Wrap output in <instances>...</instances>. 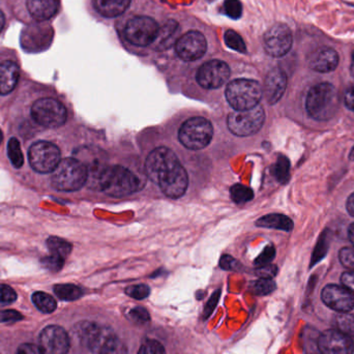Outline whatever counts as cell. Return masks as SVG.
I'll return each mask as SVG.
<instances>
[{
	"instance_id": "cell-18",
	"label": "cell",
	"mask_w": 354,
	"mask_h": 354,
	"mask_svg": "<svg viewBox=\"0 0 354 354\" xmlns=\"http://www.w3.org/2000/svg\"><path fill=\"white\" fill-rule=\"evenodd\" d=\"M287 86V76L281 68H274L268 73L264 82L263 93L266 101L274 105L280 101Z\"/></svg>"
},
{
	"instance_id": "cell-29",
	"label": "cell",
	"mask_w": 354,
	"mask_h": 354,
	"mask_svg": "<svg viewBox=\"0 0 354 354\" xmlns=\"http://www.w3.org/2000/svg\"><path fill=\"white\" fill-rule=\"evenodd\" d=\"M231 198L235 203H245L253 199L254 194L252 189L247 185H234L230 189Z\"/></svg>"
},
{
	"instance_id": "cell-22",
	"label": "cell",
	"mask_w": 354,
	"mask_h": 354,
	"mask_svg": "<svg viewBox=\"0 0 354 354\" xmlns=\"http://www.w3.org/2000/svg\"><path fill=\"white\" fill-rule=\"evenodd\" d=\"M130 3L131 0H95V8L102 16L114 18L124 14Z\"/></svg>"
},
{
	"instance_id": "cell-40",
	"label": "cell",
	"mask_w": 354,
	"mask_h": 354,
	"mask_svg": "<svg viewBox=\"0 0 354 354\" xmlns=\"http://www.w3.org/2000/svg\"><path fill=\"white\" fill-rule=\"evenodd\" d=\"M17 299V293L12 287L0 284V303L12 304Z\"/></svg>"
},
{
	"instance_id": "cell-24",
	"label": "cell",
	"mask_w": 354,
	"mask_h": 354,
	"mask_svg": "<svg viewBox=\"0 0 354 354\" xmlns=\"http://www.w3.org/2000/svg\"><path fill=\"white\" fill-rule=\"evenodd\" d=\"M54 292L62 301H73L80 299L83 290L80 287L73 284H59L54 286Z\"/></svg>"
},
{
	"instance_id": "cell-1",
	"label": "cell",
	"mask_w": 354,
	"mask_h": 354,
	"mask_svg": "<svg viewBox=\"0 0 354 354\" xmlns=\"http://www.w3.org/2000/svg\"><path fill=\"white\" fill-rule=\"evenodd\" d=\"M145 171L167 197L176 199L187 191V171L179 163L176 153L167 147H158L149 153L145 162Z\"/></svg>"
},
{
	"instance_id": "cell-36",
	"label": "cell",
	"mask_w": 354,
	"mask_h": 354,
	"mask_svg": "<svg viewBox=\"0 0 354 354\" xmlns=\"http://www.w3.org/2000/svg\"><path fill=\"white\" fill-rule=\"evenodd\" d=\"M339 259L344 268L354 272V245L353 247L343 248L339 252Z\"/></svg>"
},
{
	"instance_id": "cell-38",
	"label": "cell",
	"mask_w": 354,
	"mask_h": 354,
	"mask_svg": "<svg viewBox=\"0 0 354 354\" xmlns=\"http://www.w3.org/2000/svg\"><path fill=\"white\" fill-rule=\"evenodd\" d=\"M274 256H276V250H274V248L272 247V245L266 247L264 251L258 256L257 259L255 260V266L259 268V266L270 264V261L274 259Z\"/></svg>"
},
{
	"instance_id": "cell-5",
	"label": "cell",
	"mask_w": 354,
	"mask_h": 354,
	"mask_svg": "<svg viewBox=\"0 0 354 354\" xmlns=\"http://www.w3.org/2000/svg\"><path fill=\"white\" fill-rule=\"evenodd\" d=\"M263 91L257 81L236 79L227 85L226 99L236 111L252 109L258 106Z\"/></svg>"
},
{
	"instance_id": "cell-46",
	"label": "cell",
	"mask_w": 354,
	"mask_h": 354,
	"mask_svg": "<svg viewBox=\"0 0 354 354\" xmlns=\"http://www.w3.org/2000/svg\"><path fill=\"white\" fill-rule=\"evenodd\" d=\"M220 266L223 270H236L237 262L236 260L233 259L230 256H223L220 261Z\"/></svg>"
},
{
	"instance_id": "cell-15",
	"label": "cell",
	"mask_w": 354,
	"mask_h": 354,
	"mask_svg": "<svg viewBox=\"0 0 354 354\" xmlns=\"http://www.w3.org/2000/svg\"><path fill=\"white\" fill-rule=\"evenodd\" d=\"M318 348L322 354H353L354 342L341 330H328L318 339Z\"/></svg>"
},
{
	"instance_id": "cell-13",
	"label": "cell",
	"mask_w": 354,
	"mask_h": 354,
	"mask_svg": "<svg viewBox=\"0 0 354 354\" xmlns=\"http://www.w3.org/2000/svg\"><path fill=\"white\" fill-rule=\"evenodd\" d=\"M230 77V68L222 60H210L198 70L197 82L206 89L218 88L224 85Z\"/></svg>"
},
{
	"instance_id": "cell-16",
	"label": "cell",
	"mask_w": 354,
	"mask_h": 354,
	"mask_svg": "<svg viewBox=\"0 0 354 354\" xmlns=\"http://www.w3.org/2000/svg\"><path fill=\"white\" fill-rule=\"evenodd\" d=\"M176 53L185 62H194L201 58L207 49L205 37L199 31H189L176 43Z\"/></svg>"
},
{
	"instance_id": "cell-23",
	"label": "cell",
	"mask_w": 354,
	"mask_h": 354,
	"mask_svg": "<svg viewBox=\"0 0 354 354\" xmlns=\"http://www.w3.org/2000/svg\"><path fill=\"white\" fill-rule=\"evenodd\" d=\"M258 227L262 228L278 229V230L291 231L293 228V222L290 218L284 214H272L262 216L256 222Z\"/></svg>"
},
{
	"instance_id": "cell-27",
	"label": "cell",
	"mask_w": 354,
	"mask_h": 354,
	"mask_svg": "<svg viewBox=\"0 0 354 354\" xmlns=\"http://www.w3.org/2000/svg\"><path fill=\"white\" fill-rule=\"evenodd\" d=\"M8 156L10 163L17 169H20L24 164V156L21 149L20 142L17 138H10L8 143Z\"/></svg>"
},
{
	"instance_id": "cell-32",
	"label": "cell",
	"mask_w": 354,
	"mask_h": 354,
	"mask_svg": "<svg viewBox=\"0 0 354 354\" xmlns=\"http://www.w3.org/2000/svg\"><path fill=\"white\" fill-rule=\"evenodd\" d=\"M97 354H128V348L118 337H115Z\"/></svg>"
},
{
	"instance_id": "cell-34",
	"label": "cell",
	"mask_w": 354,
	"mask_h": 354,
	"mask_svg": "<svg viewBox=\"0 0 354 354\" xmlns=\"http://www.w3.org/2000/svg\"><path fill=\"white\" fill-rule=\"evenodd\" d=\"M126 293L132 299L141 301V299H145L147 297H149L151 289H149L147 285L145 284L133 285V286L128 287L126 289Z\"/></svg>"
},
{
	"instance_id": "cell-47",
	"label": "cell",
	"mask_w": 354,
	"mask_h": 354,
	"mask_svg": "<svg viewBox=\"0 0 354 354\" xmlns=\"http://www.w3.org/2000/svg\"><path fill=\"white\" fill-rule=\"evenodd\" d=\"M16 354H41L39 348L32 344H23L19 347Z\"/></svg>"
},
{
	"instance_id": "cell-28",
	"label": "cell",
	"mask_w": 354,
	"mask_h": 354,
	"mask_svg": "<svg viewBox=\"0 0 354 354\" xmlns=\"http://www.w3.org/2000/svg\"><path fill=\"white\" fill-rule=\"evenodd\" d=\"M274 176L277 180L281 183H286L290 176V162L284 156L278 158L274 169Z\"/></svg>"
},
{
	"instance_id": "cell-51",
	"label": "cell",
	"mask_w": 354,
	"mask_h": 354,
	"mask_svg": "<svg viewBox=\"0 0 354 354\" xmlns=\"http://www.w3.org/2000/svg\"><path fill=\"white\" fill-rule=\"evenodd\" d=\"M4 25H6V16H4L3 12L0 10V32H1L2 29H3Z\"/></svg>"
},
{
	"instance_id": "cell-30",
	"label": "cell",
	"mask_w": 354,
	"mask_h": 354,
	"mask_svg": "<svg viewBox=\"0 0 354 354\" xmlns=\"http://www.w3.org/2000/svg\"><path fill=\"white\" fill-rule=\"evenodd\" d=\"M252 293L255 295H268L276 289V283L272 279H262L252 283L250 286Z\"/></svg>"
},
{
	"instance_id": "cell-25",
	"label": "cell",
	"mask_w": 354,
	"mask_h": 354,
	"mask_svg": "<svg viewBox=\"0 0 354 354\" xmlns=\"http://www.w3.org/2000/svg\"><path fill=\"white\" fill-rule=\"evenodd\" d=\"M47 247L53 255L59 256V257L66 259L71 252H72V245L68 241L60 239V237L51 236L47 239Z\"/></svg>"
},
{
	"instance_id": "cell-52",
	"label": "cell",
	"mask_w": 354,
	"mask_h": 354,
	"mask_svg": "<svg viewBox=\"0 0 354 354\" xmlns=\"http://www.w3.org/2000/svg\"><path fill=\"white\" fill-rule=\"evenodd\" d=\"M351 74L354 77V52L353 54V60H351Z\"/></svg>"
},
{
	"instance_id": "cell-54",
	"label": "cell",
	"mask_w": 354,
	"mask_h": 354,
	"mask_svg": "<svg viewBox=\"0 0 354 354\" xmlns=\"http://www.w3.org/2000/svg\"><path fill=\"white\" fill-rule=\"evenodd\" d=\"M2 141H3V134H2V131L0 130V145H1Z\"/></svg>"
},
{
	"instance_id": "cell-7",
	"label": "cell",
	"mask_w": 354,
	"mask_h": 354,
	"mask_svg": "<svg viewBox=\"0 0 354 354\" xmlns=\"http://www.w3.org/2000/svg\"><path fill=\"white\" fill-rule=\"evenodd\" d=\"M266 120V113L261 106L252 109L236 111L229 114L227 126L232 134L239 137H249L261 130Z\"/></svg>"
},
{
	"instance_id": "cell-9",
	"label": "cell",
	"mask_w": 354,
	"mask_h": 354,
	"mask_svg": "<svg viewBox=\"0 0 354 354\" xmlns=\"http://www.w3.org/2000/svg\"><path fill=\"white\" fill-rule=\"evenodd\" d=\"M28 159L31 167L37 174H52L62 161V153L53 143L39 141L31 145Z\"/></svg>"
},
{
	"instance_id": "cell-41",
	"label": "cell",
	"mask_w": 354,
	"mask_h": 354,
	"mask_svg": "<svg viewBox=\"0 0 354 354\" xmlns=\"http://www.w3.org/2000/svg\"><path fill=\"white\" fill-rule=\"evenodd\" d=\"M23 319V316L15 310L0 311V324H15Z\"/></svg>"
},
{
	"instance_id": "cell-42",
	"label": "cell",
	"mask_w": 354,
	"mask_h": 354,
	"mask_svg": "<svg viewBox=\"0 0 354 354\" xmlns=\"http://www.w3.org/2000/svg\"><path fill=\"white\" fill-rule=\"evenodd\" d=\"M130 316L137 324H145V322H149V319H151V316H149L147 310L141 307L133 309L132 311L130 312Z\"/></svg>"
},
{
	"instance_id": "cell-37",
	"label": "cell",
	"mask_w": 354,
	"mask_h": 354,
	"mask_svg": "<svg viewBox=\"0 0 354 354\" xmlns=\"http://www.w3.org/2000/svg\"><path fill=\"white\" fill-rule=\"evenodd\" d=\"M138 354H166V351L161 343L149 340L140 347Z\"/></svg>"
},
{
	"instance_id": "cell-44",
	"label": "cell",
	"mask_w": 354,
	"mask_h": 354,
	"mask_svg": "<svg viewBox=\"0 0 354 354\" xmlns=\"http://www.w3.org/2000/svg\"><path fill=\"white\" fill-rule=\"evenodd\" d=\"M341 282L345 288L348 289L354 295V272L353 270L344 272L341 277Z\"/></svg>"
},
{
	"instance_id": "cell-45",
	"label": "cell",
	"mask_w": 354,
	"mask_h": 354,
	"mask_svg": "<svg viewBox=\"0 0 354 354\" xmlns=\"http://www.w3.org/2000/svg\"><path fill=\"white\" fill-rule=\"evenodd\" d=\"M218 297H220V291H216V292L212 295V297H210L209 301H208L205 310H204V316H205V318L208 317V316L212 313V311H214L216 304H218Z\"/></svg>"
},
{
	"instance_id": "cell-31",
	"label": "cell",
	"mask_w": 354,
	"mask_h": 354,
	"mask_svg": "<svg viewBox=\"0 0 354 354\" xmlns=\"http://www.w3.org/2000/svg\"><path fill=\"white\" fill-rule=\"evenodd\" d=\"M225 43L230 49L243 53L245 52V45L243 39L239 33L233 30H227L225 32Z\"/></svg>"
},
{
	"instance_id": "cell-43",
	"label": "cell",
	"mask_w": 354,
	"mask_h": 354,
	"mask_svg": "<svg viewBox=\"0 0 354 354\" xmlns=\"http://www.w3.org/2000/svg\"><path fill=\"white\" fill-rule=\"evenodd\" d=\"M278 272V268L272 264H266V266H259L256 270L258 277L262 279H272Z\"/></svg>"
},
{
	"instance_id": "cell-19",
	"label": "cell",
	"mask_w": 354,
	"mask_h": 354,
	"mask_svg": "<svg viewBox=\"0 0 354 354\" xmlns=\"http://www.w3.org/2000/svg\"><path fill=\"white\" fill-rule=\"evenodd\" d=\"M339 55L332 48H320L310 57V68L319 73H330L336 70Z\"/></svg>"
},
{
	"instance_id": "cell-48",
	"label": "cell",
	"mask_w": 354,
	"mask_h": 354,
	"mask_svg": "<svg viewBox=\"0 0 354 354\" xmlns=\"http://www.w3.org/2000/svg\"><path fill=\"white\" fill-rule=\"evenodd\" d=\"M345 105L354 111V86L349 87L345 93Z\"/></svg>"
},
{
	"instance_id": "cell-8",
	"label": "cell",
	"mask_w": 354,
	"mask_h": 354,
	"mask_svg": "<svg viewBox=\"0 0 354 354\" xmlns=\"http://www.w3.org/2000/svg\"><path fill=\"white\" fill-rule=\"evenodd\" d=\"M31 118L39 126L45 128H59L68 118L66 107L57 100L44 97L37 100L31 107Z\"/></svg>"
},
{
	"instance_id": "cell-50",
	"label": "cell",
	"mask_w": 354,
	"mask_h": 354,
	"mask_svg": "<svg viewBox=\"0 0 354 354\" xmlns=\"http://www.w3.org/2000/svg\"><path fill=\"white\" fill-rule=\"evenodd\" d=\"M348 236L349 239H351V243H353L354 245V223L351 225L348 229Z\"/></svg>"
},
{
	"instance_id": "cell-11",
	"label": "cell",
	"mask_w": 354,
	"mask_h": 354,
	"mask_svg": "<svg viewBox=\"0 0 354 354\" xmlns=\"http://www.w3.org/2000/svg\"><path fill=\"white\" fill-rule=\"evenodd\" d=\"M79 338L91 353H99L107 343L115 338L113 330L107 326H97L93 322H83L77 330Z\"/></svg>"
},
{
	"instance_id": "cell-26",
	"label": "cell",
	"mask_w": 354,
	"mask_h": 354,
	"mask_svg": "<svg viewBox=\"0 0 354 354\" xmlns=\"http://www.w3.org/2000/svg\"><path fill=\"white\" fill-rule=\"evenodd\" d=\"M32 301L35 307L45 314L52 313L57 308V304H56L54 297H52L48 293L41 292V291L33 293Z\"/></svg>"
},
{
	"instance_id": "cell-17",
	"label": "cell",
	"mask_w": 354,
	"mask_h": 354,
	"mask_svg": "<svg viewBox=\"0 0 354 354\" xmlns=\"http://www.w3.org/2000/svg\"><path fill=\"white\" fill-rule=\"evenodd\" d=\"M322 301L330 309L348 313L354 309V295L344 286L326 285L322 292Z\"/></svg>"
},
{
	"instance_id": "cell-2",
	"label": "cell",
	"mask_w": 354,
	"mask_h": 354,
	"mask_svg": "<svg viewBox=\"0 0 354 354\" xmlns=\"http://www.w3.org/2000/svg\"><path fill=\"white\" fill-rule=\"evenodd\" d=\"M308 113L316 120H328L339 109L338 93L334 85L320 83L312 87L306 100Z\"/></svg>"
},
{
	"instance_id": "cell-3",
	"label": "cell",
	"mask_w": 354,
	"mask_h": 354,
	"mask_svg": "<svg viewBox=\"0 0 354 354\" xmlns=\"http://www.w3.org/2000/svg\"><path fill=\"white\" fill-rule=\"evenodd\" d=\"M100 187L111 197H124L140 189V181L131 170L122 166H111L102 170Z\"/></svg>"
},
{
	"instance_id": "cell-53",
	"label": "cell",
	"mask_w": 354,
	"mask_h": 354,
	"mask_svg": "<svg viewBox=\"0 0 354 354\" xmlns=\"http://www.w3.org/2000/svg\"><path fill=\"white\" fill-rule=\"evenodd\" d=\"M349 159H351V161L354 162V147L353 151H351V156H349Z\"/></svg>"
},
{
	"instance_id": "cell-33",
	"label": "cell",
	"mask_w": 354,
	"mask_h": 354,
	"mask_svg": "<svg viewBox=\"0 0 354 354\" xmlns=\"http://www.w3.org/2000/svg\"><path fill=\"white\" fill-rule=\"evenodd\" d=\"M64 260L66 259L59 257V256L51 254V255L47 256V257H44L43 259L41 260V263L46 270L56 272L62 270L64 264Z\"/></svg>"
},
{
	"instance_id": "cell-20",
	"label": "cell",
	"mask_w": 354,
	"mask_h": 354,
	"mask_svg": "<svg viewBox=\"0 0 354 354\" xmlns=\"http://www.w3.org/2000/svg\"><path fill=\"white\" fill-rule=\"evenodd\" d=\"M59 0H27L29 14L37 21H46L57 14Z\"/></svg>"
},
{
	"instance_id": "cell-4",
	"label": "cell",
	"mask_w": 354,
	"mask_h": 354,
	"mask_svg": "<svg viewBox=\"0 0 354 354\" xmlns=\"http://www.w3.org/2000/svg\"><path fill=\"white\" fill-rule=\"evenodd\" d=\"M88 178L86 166L78 159L68 158L58 164L52 172L51 185L60 192H74L80 189Z\"/></svg>"
},
{
	"instance_id": "cell-14",
	"label": "cell",
	"mask_w": 354,
	"mask_h": 354,
	"mask_svg": "<svg viewBox=\"0 0 354 354\" xmlns=\"http://www.w3.org/2000/svg\"><path fill=\"white\" fill-rule=\"evenodd\" d=\"M39 351L41 354H68L70 338L62 326H49L39 335Z\"/></svg>"
},
{
	"instance_id": "cell-6",
	"label": "cell",
	"mask_w": 354,
	"mask_h": 354,
	"mask_svg": "<svg viewBox=\"0 0 354 354\" xmlns=\"http://www.w3.org/2000/svg\"><path fill=\"white\" fill-rule=\"evenodd\" d=\"M214 135L212 124L204 118H193L181 126L179 141L192 151H199L209 145Z\"/></svg>"
},
{
	"instance_id": "cell-39",
	"label": "cell",
	"mask_w": 354,
	"mask_h": 354,
	"mask_svg": "<svg viewBox=\"0 0 354 354\" xmlns=\"http://www.w3.org/2000/svg\"><path fill=\"white\" fill-rule=\"evenodd\" d=\"M338 322L341 332L345 333L349 336H351V334H354V318L353 316L344 313L343 315L339 316Z\"/></svg>"
},
{
	"instance_id": "cell-12",
	"label": "cell",
	"mask_w": 354,
	"mask_h": 354,
	"mask_svg": "<svg viewBox=\"0 0 354 354\" xmlns=\"http://www.w3.org/2000/svg\"><path fill=\"white\" fill-rule=\"evenodd\" d=\"M292 43V33L284 24L274 25L264 35V49L272 57L286 55L290 51Z\"/></svg>"
},
{
	"instance_id": "cell-10",
	"label": "cell",
	"mask_w": 354,
	"mask_h": 354,
	"mask_svg": "<svg viewBox=\"0 0 354 354\" xmlns=\"http://www.w3.org/2000/svg\"><path fill=\"white\" fill-rule=\"evenodd\" d=\"M159 25L149 17H135L131 19L124 28L129 43L138 47L151 45L159 35Z\"/></svg>"
},
{
	"instance_id": "cell-35",
	"label": "cell",
	"mask_w": 354,
	"mask_h": 354,
	"mask_svg": "<svg viewBox=\"0 0 354 354\" xmlns=\"http://www.w3.org/2000/svg\"><path fill=\"white\" fill-rule=\"evenodd\" d=\"M224 10L231 19H239L243 14V6L239 0H225Z\"/></svg>"
},
{
	"instance_id": "cell-49",
	"label": "cell",
	"mask_w": 354,
	"mask_h": 354,
	"mask_svg": "<svg viewBox=\"0 0 354 354\" xmlns=\"http://www.w3.org/2000/svg\"><path fill=\"white\" fill-rule=\"evenodd\" d=\"M346 207L349 214L354 216V193L353 195H351V197L347 200Z\"/></svg>"
},
{
	"instance_id": "cell-21",
	"label": "cell",
	"mask_w": 354,
	"mask_h": 354,
	"mask_svg": "<svg viewBox=\"0 0 354 354\" xmlns=\"http://www.w3.org/2000/svg\"><path fill=\"white\" fill-rule=\"evenodd\" d=\"M20 77L19 66L14 62L6 60L0 64V95L12 93Z\"/></svg>"
}]
</instances>
